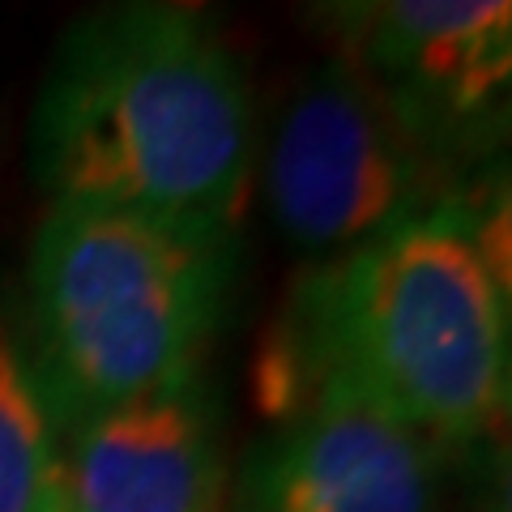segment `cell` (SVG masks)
Instances as JSON below:
<instances>
[{"label":"cell","instance_id":"cell-1","mask_svg":"<svg viewBox=\"0 0 512 512\" xmlns=\"http://www.w3.org/2000/svg\"><path fill=\"white\" fill-rule=\"evenodd\" d=\"M30 163L52 205L231 239L248 201L252 107L218 22L154 0L86 13L43 77Z\"/></svg>","mask_w":512,"mask_h":512},{"label":"cell","instance_id":"cell-10","mask_svg":"<svg viewBox=\"0 0 512 512\" xmlns=\"http://www.w3.org/2000/svg\"><path fill=\"white\" fill-rule=\"evenodd\" d=\"M483 512H512V427H500L491 436L483 466Z\"/></svg>","mask_w":512,"mask_h":512},{"label":"cell","instance_id":"cell-3","mask_svg":"<svg viewBox=\"0 0 512 512\" xmlns=\"http://www.w3.org/2000/svg\"><path fill=\"white\" fill-rule=\"evenodd\" d=\"M231 239L158 222L52 205L30 252L26 363L52 427L180 389L218 325Z\"/></svg>","mask_w":512,"mask_h":512},{"label":"cell","instance_id":"cell-4","mask_svg":"<svg viewBox=\"0 0 512 512\" xmlns=\"http://www.w3.org/2000/svg\"><path fill=\"white\" fill-rule=\"evenodd\" d=\"M448 192L453 180L346 56L312 69L282 107L265 197L278 231L320 261L440 210Z\"/></svg>","mask_w":512,"mask_h":512},{"label":"cell","instance_id":"cell-9","mask_svg":"<svg viewBox=\"0 0 512 512\" xmlns=\"http://www.w3.org/2000/svg\"><path fill=\"white\" fill-rule=\"evenodd\" d=\"M444 205L457 214L495 291L512 299V146L461 175Z\"/></svg>","mask_w":512,"mask_h":512},{"label":"cell","instance_id":"cell-5","mask_svg":"<svg viewBox=\"0 0 512 512\" xmlns=\"http://www.w3.org/2000/svg\"><path fill=\"white\" fill-rule=\"evenodd\" d=\"M329 22L453 184L512 146V0H380Z\"/></svg>","mask_w":512,"mask_h":512},{"label":"cell","instance_id":"cell-11","mask_svg":"<svg viewBox=\"0 0 512 512\" xmlns=\"http://www.w3.org/2000/svg\"><path fill=\"white\" fill-rule=\"evenodd\" d=\"M504 402L512 406V372H508V389H504Z\"/></svg>","mask_w":512,"mask_h":512},{"label":"cell","instance_id":"cell-8","mask_svg":"<svg viewBox=\"0 0 512 512\" xmlns=\"http://www.w3.org/2000/svg\"><path fill=\"white\" fill-rule=\"evenodd\" d=\"M0 512H64V474L56 427L39 389L5 333H0Z\"/></svg>","mask_w":512,"mask_h":512},{"label":"cell","instance_id":"cell-2","mask_svg":"<svg viewBox=\"0 0 512 512\" xmlns=\"http://www.w3.org/2000/svg\"><path fill=\"white\" fill-rule=\"evenodd\" d=\"M504 333L500 291L440 205L291 286L252 367L256 406L291 423L350 393L423 440L470 444L504 406Z\"/></svg>","mask_w":512,"mask_h":512},{"label":"cell","instance_id":"cell-7","mask_svg":"<svg viewBox=\"0 0 512 512\" xmlns=\"http://www.w3.org/2000/svg\"><path fill=\"white\" fill-rule=\"evenodd\" d=\"M64 512H222V448L197 380L69 431Z\"/></svg>","mask_w":512,"mask_h":512},{"label":"cell","instance_id":"cell-6","mask_svg":"<svg viewBox=\"0 0 512 512\" xmlns=\"http://www.w3.org/2000/svg\"><path fill=\"white\" fill-rule=\"evenodd\" d=\"M252 512H436L431 444L363 397L333 393L252 466Z\"/></svg>","mask_w":512,"mask_h":512}]
</instances>
